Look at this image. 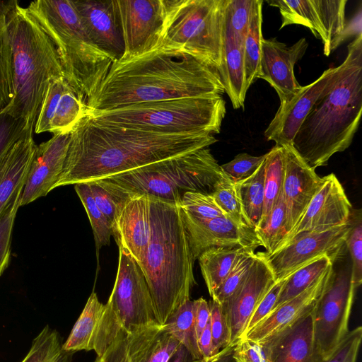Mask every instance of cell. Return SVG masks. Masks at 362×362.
<instances>
[{"label":"cell","mask_w":362,"mask_h":362,"mask_svg":"<svg viewBox=\"0 0 362 362\" xmlns=\"http://www.w3.org/2000/svg\"><path fill=\"white\" fill-rule=\"evenodd\" d=\"M267 153L255 156L247 153H241L221 167L230 180L237 183L252 176L264 162Z\"/></svg>","instance_id":"681fc988"},{"label":"cell","mask_w":362,"mask_h":362,"mask_svg":"<svg viewBox=\"0 0 362 362\" xmlns=\"http://www.w3.org/2000/svg\"><path fill=\"white\" fill-rule=\"evenodd\" d=\"M351 271L341 270L326 288L313 310L314 338L320 362L325 361L349 332L356 291Z\"/></svg>","instance_id":"8fae6325"},{"label":"cell","mask_w":362,"mask_h":362,"mask_svg":"<svg viewBox=\"0 0 362 362\" xmlns=\"http://www.w3.org/2000/svg\"><path fill=\"white\" fill-rule=\"evenodd\" d=\"M313 310L257 341L264 362H320L315 344Z\"/></svg>","instance_id":"cb8c5ba5"},{"label":"cell","mask_w":362,"mask_h":362,"mask_svg":"<svg viewBox=\"0 0 362 362\" xmlns=\"http://www.w3.org/2000/svg\"><path fill=\"white\" fill-rule=\"evenodd\" d=\"M341 71V64L325 70L312 83L302 86L289 101L280 104L273 119L264 131L267 141L276 145L292 144L293 138L306 116L318 100L337 83Z\"/></svg>","instance_id":"2e32d148"},{"label":"cell","mask_w":362,"mask_h":362,"mask_svg":"<svg viewBox=\"0 0 362 362\" xmlns=\"http://www.w3.org/2000/svg\"><path fill=\"white\" fill-rule=\"evenodd\" d=\"M160 46L184 50L220 71L226 0H163Z\"/></svg>","instance_id":"30bf717a"},{"label":"cell","mask_w":362,"mask_h":362,"mask_svg":"<svg viewBox=\"0 0 362 362\" xmlns=\"http://www.w3.org/2000/svg\"><path fill=\"white\" fill-rule=\"evenodd\" d=\"M341 66L337 83L318 98L292 141L313 170L348 148L358 129L362 113V34L349 44Z\"/></svg>","instance_id":"3957f363"},{"label":"cell","mask_w":362,"mask_h":362,"mask_svg":"<svg viewBox=\"0 0 362 362\" xmlns=\"http://www.w3.org/2000/svg\"><path fill=\"white\" fill-rule=\"evenodd\" d=\"M281 148L284 159L282 193L288 233L298 223L318 189L321 177L315 173V170L305 163L292 144L283 145Z\"/></svg>","instance_id":"7402d4cb"},{"label":"cell","mask_w":362,"mask_h":362,"mask_svg":"<svg viewBox=\"0 0 362 362\" xmlns=\"http://www.w3.org/2000/svg\"><path fill=\"white\" fill-rule=\"evenodd\" d=\"M362 339V327L349 330L332 354L323 362H356Z\"/></svg>","instance_id":"816d5d0a"},{"label":"cell","mask_w":362,"mask_h":362,"mask_svg":"<svg viewBox=\"0 0 362 362\" xmlns=\"http://www.w3.org/2000/svg\"><path fill=\"white\" fill-rule=\"evenodd\" d=\"M233 345V357L237 362H264L258 342L242 338Z\"/></svg>","instance_id":"db71d44e"},{"label":"cell","mask_w":362,"mask_h":362,"mask_svg":"<svg viewBox=\"0 0 362 362\" xmlns=\"http://www.w3.org/2000/svg\"><path fill=\"white\" fill-rule=\"evenodd\" d=\"M9 1H0V108L14 97L12 51L7 29L6 11Z\"/></svg>","instance_id":"8d00e7d4"},{"label":"cell","mask_w":362,"mask_h":362,"mask_svg":"<svg viewBox=\"0 0 362 362\" xmlns=\"http://www.w3.org/2000/svg\"><path fill=\"white\" fill-rule=\"evenodd\" d=\"M333 265L334 262L329 257L322 255L293 272L286 277L272 310L304 291Z\"/></svg>","instance_id":"1f68e13d"},{"label":"cell","mask_w":362,"mask_h":362,"mask_svg":"<svg viewBox=\"0 0 362 362\" xmlns=\"http://www.w3.org/2000/svg\"><path fill=\"white\" fill-rule=\"evenodd\" d=\"M243 250H247L240 247H211L198 257L201 272L210 296L228 275Z\"/></svg>","instance_id":"4dcf8cb0"},{"label":"cell","mask_w":362,"mask_h":362,"mask_svg":"<svg viewBox=\"0 0 362 362\" xmlns=\"http://www.w3.org/2000/svg\"><path fill=\"white\" fill-rule=\"evenodd\" d=\"M351 228L345 245L351 255V275L354 286L358 288L362 283V216L361 209H352Z\"/></svg>","instance_id":"ee69618b"},{"label":"cell","mask_w":362,"mask_h":362,"mask_svg":"<svg viewBox=\"0 0 362 362\" xmlns=\"http://www.w3.org/2000/svg\"><path fill=\"white\" fill-rule=\"evenodd\" d=\"M33 132H28L16 142L12 160L0 180V216L17 192L24 187L37 148Z\"/></svg>","instance_id":"f1b7e54d"},{"label":"cell","mask_w":362,"mask_h":362,"mask_svg":"<svg viewBox=\"0 0 362 362\" xmlns=\"http://www.w3.org/2000/svg\"><path fill=\"white\" fill-rule=\"evenodd\" d=\"M267 2L279 9L282 23L280 29L289 25L308 28L323 44L329 57L336 48L337 40L345 25L347 0H269Z\"/></svg>","instance_id":"4fadbf2b"},{"label":"cell","mask_w":362,"mask_h":362,"mask_svg":"<svg viewBox=\"0 0 362 362\" xmlns=\"http://www.w3.org/2000/svg\"><path fill=\"white\" fill-rule=\"evenodd\" d=\"M112 293L100 318L93 351L100 358L122 332L133 333L160 325L144 274L137 262L122 245Z\"/></svg>","instance_id":"9c48e42d"},{"label":"cell","mask_w":362,"mask_h":362,"mask_svg":"<svg viewBox=\"0 0 362 362\" xmlns=\"http://www.w3.org/2000/svg\"><path fill=\"white\" fill-rule=\"evenodd\" d=\"M352 209L337 176L331 173L321 177L318 189L279 247L301 233L325 230L346 224L349 221Z\"/></svg>","instance_id":"9a60e30c"},{"label":"cell","mask_w":362,"mask_h":362,"mask_svg":"<svg viewBox=\"0 0 362 362\" xmlns=\"http://www.w3.org/2000/svg\"><path fill=\"white\" fill-rule=\"evenodd\" d=\"M257 0H226L224 23L245 41Z\"/></svg>","instance_id":"f6af8a7d"},{"label":"cell","mask_w":362,"mask_h":362,"mask_svg":"<svg viewBox=\"0 0 362 362\" xmlns=\"http://www.w3.org/2000/svg\"><path fill=\"white\" fill-rule=\"evenodd\" d=\"M92 117L124 127L163 134L220 133L226 114L222 95L187 97L90 111Z\"/></svg>","instance_id":"ba28073f"},{"label":"cell","mask_w":362,"mask_h":362,"mask_svg":"<svg viewBox=\"0 0 362 362\" xmlns=\"http://www.w3.org/2000/svg\"><path fill=\"white\" fill-rule=\"evenodd\" d=\"M125 334L130 362H168L181 346L162 325Z\"/></svg>","instance_id":"83f0119b"},{"label":"cell","mask_w":362,"mask_h":362,"mask_svg":"<svg viewBox=\"0 0 362 362\" xmlns=\"http://www.w3.org/2000/svg\"><path fill=\"white\" fill-rule=\"evenodd\" d=\"M335 274L331 267L304 291L272 310L242 338L259 341L311 312Z\"/></svg>","instance_id":"d4e9b609"},{"label":"cell","mask_w":362,"mask_h":362,"mask_svg":"<svg viewBox=\"0 0 362 362\" xmlns=\"http://www.w3.org/2000/svg\"><path fill=\"white\" fill-rule=\"evenodd\" d=\"M74 188L86 211L98 251L101 247L110 244V237L113 236L112 225L96 205L87 182L76 184Z\"/></svg>","instance_id":"60d3db41"},{"label":"cell","mask_w":362,"mask_h":362,"mask_svg":"<svg viewBox=\"0 0 362 362\" xmlns=\"http://www.w3.org/2000/svg\"><path fill=\"white\" fill-rule=\"evenodd\" d=\"M350 228L349 218L340 226L298 235L272 254L264 252L275 281L287 277L303 264L322 255H327L334 262L343 254Z\"/></svg>","instance_id":"7c38bea8"},{"label":"cell","mask_w":362,"mask_h":362,"mask_svg":"<svg viewBox=\"0 0 362 362\" xmlns=\"http://www.w3.org/2000/svg\"><path fill=\"white\" fill-rule=\"evenodd\" d=\"M6 21L13 71V114L33 129L49 83L64 78L57 49L27 8L9 1Z\"/></svg>","instance_id":"5b68a950"},{"label":"cell","mask_w":362,"mask_h":362,"mask_svg":"<svg viewBox=\"0 0 362 362\" xmlns=\"http://www.w3.org/2000/svg\"><path fill=\"white\" fill-rule=\"evenodd\" d=\"M262 3L257 0L255 5L248 32L244 41L243 57L245 76V88L247 91L260 74L262 51Z\"/></svg>","instance_id":"836d02e7"},{"label":"cell","mask_w":362,"mask_h":362,"mask_svg":"<svg viewBox=\"0 0 362 362\" xmlns=\"http://www.w3.org/2000/svg\"><path fill=\"white\" fill-rule=\"evenodd\" d=\"M72 2L93 44L114 62L122 59L124 42L117 0Z\"/></svg>","instance_id":"d6986e66"},{"label":"cell","mask_w":362,"mask_h":362,"mask_svg":"<svg viewBox=\"0 0 362 362\" xmlns=\"http://www.w3.org/2000/svg\"><path fill=\"white\" fill-rule=\"evenodd\" d=\"M198 345L202 358H209L215 355L211 333L210 320L198 339Z\"/></svg>","instance_id":"680465c9"},{"label":"cell","mask_w":362,"mask_h":362,"mask_svg":"<svg viewBox=\"0 0 362 362\" xmlns=\"http://www.w3.org/2000/svg\"><path fill=\"white\" fill-rule=\"evenodd\" d=\"M87 183L96 205L110 222L114 235L119 214L131 196L103 179Z\"/></svg>","instance_id":"ab89813d"},{"label":"cell","mask_w":362,"mask_h":362,"mask_svg":"<svg viewBox=\"0 0 362 362\" xmlns=\"http://www.w3.org/2000/svg\"><path fill=\"white\" fill-rule=\"evenodd\" d=\"M98 360L99 362H130L127 354L124 332L122 331L117 335L115 341Z\"/></svg>","instance_id":"11a10c76"},{"label":"cell","mask_w":362,"mask_h":362,"mask_svg":"<svg viewBox=\"0 0 362 362\" xmlns=\"http://www.w3.org/2000/svg\"><path fill=\"white\" fill-rule=\"evenodd\" d=\"M244 41L224 23L222 64L219 71L226 92L234 109L244 107L245 88Z\"/></svg>","instance_id":"4316f807"},{"label":"cell","mask_w":362,"mask_h":362,"mask_svg":"<svg viewBox=\"0 0 362 362\" xmlns=\"http://www.w3.org/2000/svg\"><path fill=\"white\" fill-rule=\"evenodd\" d=\"M21 188L0 216V276L7 268L11 257L12 231L23 192Z\"/></svg>","instance_id":"c3c4849f"},{"label":"cell","mask_w":362,"mask_h":362,"mask_svg":"<svg viewBox=\"0 0 362 362\" xmlns=\"http://www.w3.org/2000/svg\"><path fill=\"white\" fill-rule=\"evenodd\" d=\"M226 177L205 147L103 180L129 196L146 194L178 205L187 192L212 194Z\"/></svg>","instance_id":"52a82bcc"},{"label":"cell","mask_w":362,"mask_h":362,"mask_svg":"<svg viewBox=\"0 0 362 362\" xmlns=\"http://www.w3.org/2000/svg\"><path fill=\"white\" fill-rule=\"evenodd\" d=\"M208 133L163 134L82 117L70 133L62 172L55 187L87 182L209 147Z\"/></svg>","instance_id":"6da1fadb"},{"label":"cell","mask_w":362,"mask_h":362,"mask_svg":"<svg viewBox=\"0 0 362 362\" xmlns=\"http://www.w3.org/2000/svg\"><path fill=\"white\" fill-rule=\"evenodd\" d=\"M181 211L194 260L211 247H240L255 251L261 246L254 229L240 226L228 217L199 219Z\"/></svg>","instance_id":"ac0fdd59"},{"label":"cell","mask_w":362,"mask_h":362,"mask_svg":"<svg viewBox=\"0 0 362 362\" xmlns=\"http://www.w3.org/2000/svg\"><path fill=\"white\" fill-rule=\"evenodd\" d=\"M308 43L305 38L287 46L277 40L262 39L260 74L258 78L267 81L278 94L280 104L293 98L300 90L294 66L305 54Z\"/></svg>","instance_id":"ffe728a7"},{"label":"cell","mask_w":362,"mask_h":362,"mask_svg":"<svg viewBox=\"0 0 362 362\" xmlns=\"http://www.w3.org/2000/svg\"><path fill=\"white\" fill-rule=\"evenodd\" d=\"M163 327L188 351L193 360L202 358L198 345L194 300H189L185 303L170 317Z\"/></svg>","instance_id":"d6a6232c"},{"label":"cell","mask_w":362,"mask_h":362,"mask_svg":"<svg viewBox=\"0 0 362 362\" xmlns=\"http://www.w3.org/2000/svg\"><path fill=\"white\" fill-rule=\"evenodd\" d=\"M191 362H237L233 357V345L228 346L221 350L216 355L209 358L192 360Z\"/></svg>","instance_id":"91938a15"},{"label":"cell","mask_w":362,"mask_h":362,"mask_svg":"<svg viewBox=\"0 0 362 362\" xmlns=\"http://www.w3.org/2000/svg\"><path fill=\"white\" fill-rule=\"evenodd\" d=\"M275 282L264 252L255 253L243 283L221 305L230 330V346L242 338L256 306Z\"/></svg>","instance_id":"e0dca14e"},{"label":"cell","mask_w":362,"mask_h":362,"mask_svg":"<svg viewBox=\"0 0 362 362\" xmlns=\"http://www.w3.org/2000/svg\"><path fill=\"white\" fill-rule=\"evenodd\" d=\"M27 9L54 44L66 81L86 103L114 60L90 41L72 1L37 0Z\"/></svg>","instance_id":"8992f818"},{"label":"cell","mask_w":362,"mask_h":362,"mask_svg":"<svg viewBox=\"0 0 362 362\" xmlns=\"http://www.w3.org/2000/svg\"><path fill=\"white\" fill-rule=\"evenodd\" d=\"M223 93L217 69L184 50L160 46L141 56L114 62L86 105L90 111H103Z\"/></svg>","instance_id":"7a4b0ae2"},{"label":"cell","mask_w":362,"mask_h":362,"mask_svg":"<svg viewBox=\"0 0 362 362\" xmlns=\"http://www.w3.org/2000/svg\"><path fill=\"white\" fill-rule=\"evenodd\" d=\"M59 333L48 325L33 339L31 346L21 362H72L74 353L63 349ZM94 362H99L95 359Z\"/></svg>","instance_id":"e575fe53"},{"label":"cell","mask_w":362,"mask_h":362,"mask_svg":"<svg viewBox=\"0 0 362 362\" xmlns=\"http://www.w3.org/2000/svg\"><path fill=\"white\" fill-rule=\"evenodd\" d=\"M264 163V198L262 218L258 226L264 223L269 216L282 191L284 159L281 146L275 145L267 152Z\"/></svg>","instance_id":"d590c367"},{"label":"cell","mask_w":362,"mask_h":362,"mask_svg":"<svg viewBox=\"0 0 362 362\" xmlns=\"http://www.w3.org/2000/svg\"><path fill=\"white\" fill-rule=\"evenodd\" d=\"M104 309L105 304L99 300L96 293L92 292L67 339L63 343L64 351L74 353L83 350H93L96 333Z\"/></svg>","instance_id":"f546056e"},{"label":"cell","mask_w":362,"mask_h":362,"mask_svg":"<svg viewBox=\"0 0 362 362\" xmlns=\"http://www.w3.org/2000/svg\"><path fill=\"white\" fill-rule=\"evenodd\" d=\"M16 144H13L0 158V180L6 173L12 160L15 152Z\"/></svg>","instance_id":"94428289"},{"label":"cell","mask_w":362,"mask_h":362,"mask_svg":"<svg viewBox=\"0 0 362 362\" xmlns=\"http://www.w3.org/2000/svg\"><path fill=\"white\" fill-rule=\"evenodd\" d=\"M286 277L276 281L259 302L246 326L243 335L261 322L274 308Z\"/></svg>","instance_id":"f5cc1de1"},{"label":"cell","mask_w":362,"mask_h":362,"mask_svg":"<svg viewBox=\"0 0 362 362\" xmlns=\"http://www.w3.org/2000/svg\"><path fill=\"white\" fill-rule=\"evenodd\" d=\"M150 237L141 267L163 325L190 300L196 284L192 257L182 211L177 204L149 196Z\"/></svg>","instance_id":"277c9868"},{"label":"cell","mask_w":362,"mask_h":362,"mask_svg":"<svg viewBox=\"0 0 362 362\" xmlns=\"http://www.w3.org/2000/svg\"><path fill=\"white\" fill-rule=\"evenodd\" d=\"M194 320L197 337L205 329L210 320V308L209 302L201 297L194 300Z\"/></svg>","instance_id":"9f6ffc18"},{"label":"cell","mask_w":362,"mask_h":362,"mask_svg":"<svg viewBox=\"0 0 362 362\" xmlns=\"http://www.w3.org/2000/svg\"><path fill=\"white\" fill-rule=\"evenodd\" d=\"M128 60L160 47L165 18L163 0H117ZM119 60V61H120Z\"/></svg>","instance_id":"5bb4252c"},{"label":"cell","mask_w":362,"mask_h":362,"mask_svg":"<svg viewBox=\"0 0 362 362\" xmlns=\"http://www.w3.org/2000/svg\"><path fill=\"white\" fill-rule=\"evenodd\" d=\"M178 206L182 211L199 219L227 217L209 194L187 192L181 198Z\"/></svg>","instance_id":"bcb514c9"},{"label":"cell","mask_w":362,"mask_h":362,"mask_svg":"<svg viewBox=\"0 0 362 362\" xmlns=\"http://www.w3.org/2000/svg\"><path fill=\"white\" fill-rule=\"evenodd\" d=\"M361 18V8H360L359 11L353 18L348 23H346L343 31L337 40L336 48L349 37L353 36L356 37L362 34Z\"/></svg>","instance_id":"6f0895ef"},{"label":"cell","mask_w":362,"mask_h":362,"mask_svg":"<svg viewBox=\"0 0 362 362\" xmlns=\"http://www.w3.org/2000/svg\"><path fill=\"white\" fill-rule=\"evenodd\" d=\"M70 133L53 134L48 141L37 145L21 194L20 206L46 196L55 189L65 163Z\"/></svg>","instance_id":"44dd1931"},{"label":"cell","mask_w":362,"mask_h":362,"mask_svg":"<svg viewBox=\"0 0 362 362\" xmlns=\"http://www.w3.org/2000/svg\"><path fill=\"white\" fill-rule=\"evenodd\" d=\"M253 250H243L228 275L211 296L212 300L223 304L243 283L254 261Z\"/></svg>","instance_id":"7bdbcfd3"},{"label":"cell","mask_w":362,"mask_h":362,"mask_svg":"<svg viewBox=\"0 0 362 362\" xmlns=\"http://www.w3.org/2000/svg\"><path fill=\"white\" fill-rule=\"evenodd\" d=\"M88 110L86 102L64 78L52 80L41 105L34 132L70 133Z\"/></svg>","instance_id":"603a6c76"},{"label":"cell","mask_w":362,"mask_h":362,"mask_svg":"<svg viewBox=\"0 0 362 362\" xmlns=\"http://www.w3.org/2000/svg\"><path fill=\"white\" fill-rule=\"evenodd\" d=\"M192 360L188 351L181 345L168 362H191Z\"/></svg>","instance_id":"6125c7cd"},{"label":"cell","mask_w":362,"mask_h":362,"mask_svg":"<svg viewBox=\"0 0 362 362\" xmlns=\"http://www.w3.org/2000/svg\"><path fill=\"white\" fill-rule=\"evenodd\" d=\"M138 264L146 253L150 237V200L146 194L132 195L122 209L113 235Z\"/></svg>","instance_id":"484cf974"},{"label":"cell","mask_w":362,"mask_h":362,"mask_svg":"<svg viewBox=\"0 0 362 362\" xmlns=\"http://www.w3.org/2000/svg\"><path fill=\"white\" fill-rule=\"evenodd\" d=\"M210 308V327L214 354L230 346V334L221 305L211 300Z\"/></svg>","instance_id":"f907efd6"},{"label":"cell","mask_w":362,"mask_h":362,"mask_svg":"<svg viewBox=\"0 0 362 362\" xmlns=\"http://www.w3.org/2000/svg\"><path fill=\"white\" fill-rule=\"evenodd\" d=\"M255 232L261 246L265 248L266 254H272L279 247L288 233L282 191L269 216L264 223L255 228Z\"/></svg>","instance_id":"f35d334b"},{"label":"cell","mask_w":362,"mask_h":362,"mask_svg":"<svg viewBox=\"0 0 362 362\" xmlns=\"http://www.w3.org/2000/svg\"><path fill=\"white\" fill-rule=\"evenodd\" d=\"M264 162L252 176L234 183L245 214L254 230L258 226L263 211Z\"/></svg>","instance_id":"74e56055"},{"label":"cell","mask_w":362,"mask_h":362,"mask_svg":"<svg viewBox=\"0 0 362 362\" xmlns=\"http://www.w3.org/2000/svg\"><path fill=\"white\" fill-rule=\"evenodd\" d=\"M25 121L16 116L11 105L0 108V158L28 132Z\"/></svg>","instance_id":"7dc6e473"},{"label":"cell","mask_w":362,"mask_h":362,"mask_svg":"<svg viewBox=\"0 0 362 362\" xmlns=\"http://www.w3.org/2000/svg\"><path fill=\"white\" fill-rule=\"evenodd\" d=\"M212 196L228 218L240 226L254 229L245 214L235 185L228 177L218 183Z\"/></svg>","instance_id":"b9f144b4"}]
</instances>
